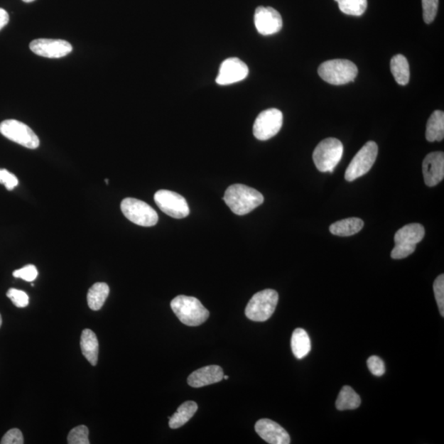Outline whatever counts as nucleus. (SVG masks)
<instances>
[{"mask_svg": "<svg viewBox=\"0 0 444 444\" xmlns=\"http://www.w3.org/2000/svg\"><path fill=\"white\" fill-rule=\"evenodd\" d=\"M223 200L234 214L244 216L263 205L264 197L253 188L236 184L229 186L224 192Z\"/></svg>", "mask_w": 444, "mask_h": 444, "instance_id": "f257e3e1", "label": "nucleus"}, {"mask_svg": "<svg viewBox=\"0 0 444 444\" xmlns=\"http://www.w3.org/2000/svg\"><path fill=\"white\" fill-rule=\"evenodd\" d=\"M170 306L178 318L187 326H200L209 317V311L195 297L178 296Z\"/></svg>", "mask_w": 444, "mask_h": 444, "instance_id": "f03ea898", "label": "nucleus"}, {"mask_svg": "<svg viewBox=\"0 0 444 444\" xmlns=\"http://www.w3.org/2000/svg\"><path fill=\"white\" fill-rule=\"evenodd\" d=\"M426 229L421 224L411 223L399 229L395 234V247L391 253L394 259L408 257L415 252L416 244L424 239Z\"/></svg>", "mask_w": 444, "mask_h": 444, "instance_id": "7ed1b4c3", "label": "nucleus"}, {"mask_svg": "<svg viewBox=\"0 0 444 444\" xmlns=\"http://www.w3.org/2000/svg\"><path fill=\"white\" fill-rule=\"evenodd\" d=\"M318 72L329 85L339 86L353 82L358 75V69L352 61L332 60L323 63Z\"/></svg>", "mask_w": 444, "mask_h": 444, "instance_id": "20e7f679", "label": "nucleus"}, {"mask_svg": "<svg viewBox=\"0 0 444 444\" xmlns=\"http://www.w3.org/2000/svg\"><path fill=\"white\" fill-rule=\"evenodd\" d=\"M278 293L274 290L266 289L254 295L245 309V315L254 322L269 320L275 312L278 303Z\"/></svg>", "mask_w": 444, "mask_h": 444, "instance_id": "39448f33", "label": "nucleus"}, {"mask_svg": "<svg viewBox=\"0 0 444 444\" xmlns=\"http://www.w3.org/2000/svg\"><path fill=\"white\" fill-rule=\"evenodd\" d=\"M343 155V145L340 140L329 138L318 144L313 151V159L317 169L321 172H330L340 163Z\"/></svg>", "mask_w": 444, "mask_h": 444, "instance_id": "423d86ee", "label": "nucleus"}, {"mask_svg": "<svg viewBox=\"0 0 444 444\" xmlns=\"http://www.w3.org/2000/svg\"><path fill=\"white\" fill-rule=\"evenodd\" d=\"M378 151V145L373 141L365 144L348 166L345 173V179L348 182H352L367 174L377 159Z\"/></svg>", "mask_w": 444, "mask_h": 444, "instance_id": "0eeeda50", "label": "nucleus"}, {"mask_svg": "<svg viewBox=\"0 0 444 444\" xmlns=\"http://www.w3.org/2000/svg\"><path fill=\"white\" fill-rule=\"evenodd\" d=\"M121 211L130 222L141 227H153L158 222V213L147 202L127 197L121 202Z\"/></svg>", "mask_w": 444, "mask_h": 444, "instance_id": "6e6552de", "label": "nucleus"}, {"mask_svg": "<svg viewBox=\"0 0 444 444\" xmlns=\"http://www.w3.org/2000/svg\"><path fill=\"white\" fill-rule=\"evenodd\" d=\"M0 133L5 138L23 147L36 149L39 147L40 140L30 127L16 119L4 120L0 124Z\"/></svg>", "mask_w": 444, "mask_h": 444, "instance_id": "1a4fd4ad", "label": "nucleus"}, {"mask_svg": "<svg viewBox=\"0 0 444 444\" xmlns=\"http://www.w3.org/2000/svg\"><path fill=\"white\" fill-rule=\"evenodd\" d=\"M283 124V114L278 109H268L259 114L254 124V137L269 140L278 134Z\"/></svg>", "mask_w": 444, "mask_h": 444, "instance_id": "9d476101", "label": "nucleus"}, {"mask_svg": "<svg viewBox=\"0 0 444 444\" xmlns=\"http://www.w3.org/2000/svg\"><path fill=\"white\" fill-rule=\"evenodd\" d=\"M154 200L161 210L171 217L185 218L190 212L185 198L175 192L161 190L155 193Z\"/></svg>", "mask_w": 444, "mask_h": 444, "instance_id": "9b49d317", "label": "nucleus"}, {"mask_svg": "<svg viewBox=\"0 0 444 444\" xmlns=\"http://www.w3.org/2000/svg\"><path fill=\"white\" fill-rule=\"evenodd\" d=\"M254 24L259 34L271 36L279 33L283 22L281 14L276 9L260 6L255 10Z\"/></svg>", "mask_w": 444, "mask_h": 444, "instance_id": "f8f14e48", "label": "nucleus"}, {"mask_svg": "<svg viewBox=\"0 0 444 444\" xmlns=\"http://www.w3.org/2000/svg\"><path fill=\"white\" fill-rule=\"evenodd\" d=\"M30 49L45 58L59 59L71 53L72 47L64 40L38 39L31 41Z\"/></svg>", "mask_w": 444, "mask_h": 444, "instance_id": "ddd939ff", "label": "nucleus"}, {"mask_svg": "<svg viewBox=\"0 0 444 444\" xmlns=\"http://www.w3.org/2000/svg\"><path fill=\"white\" fill-rule=\"evenodd\" d=\"M249 75V67L238 58H229L222 63L216 82L217 85L227 86L243 81Z\"/></svg>", "mask_w": 444, "mask_h": 444, "instance_id": "4468645a", "label": "nucleus"}, {"mask_svg": "<svg viewBox=\"0 0 444 444\" xmlns=\"http://www.w3.org/2000/svg\"><path fill=\"white\" fill-rule=\"evenodd\" d=\"M423 175L427 186L433 187L440 184L444 178V154L443 151H435L426 156L423 161Z\"/></svg>", "mask_w": 444, "mask_h": 444, "instance_id": "2eb2a0df", "label": "nucleus"}, {"mask_svg": "<svg viewBox=\"0 0 444 444\" xmlns=\"http://www.w3.org/2000/svg\"><path fill=\"white\" fill-rule=\"evenodd\" d=\"M255 431L266 443L271 444H289L291 438L278 423L269 419L259 420L255 425Z\"/></svg>", "mask_w": 444, "mask_h": 444, "instance_id": "dca6fc26", "label": "nucleus"}, {"mask_svg": "<svg viewBox=\"0 0 444 444\" xmlns=\"http://www.w3.org/2000/svg\"><path fill=\"white\" fill-rule=\"evenodd\" d=\"M223 370L218 365H208L192 373L188 378V384L193 388H202L207 385L221 382Z\"/></svg>", "mask_w": 444, "mask_h": 444, "instance_id": "f3484780", "label": "nucleus"}, {"mask_svg": "<svg viewBox=\"0 0 444 444\" xmlns=\"http://www.w3.org/2000/svg\"><path fill=\"white\" fill-rule=\"evenodd\" d=\"M81 350L87 362L96 367L98 362L99 342L96 334L91 329H85L82 332Z\"/></svg>", "mask_w": 444, "mask_h": 444, "instance_id": "a211bd4d", "label": "nucleus"}, {"mask_svg": "<svg viewBox=\"0 0 444 444\" xmlns=\"http://www.w3.org/2000/svg\"><path fill=\"white\" fill-rule=\"evenodd\" d=\"M364 227V222L360 218L351 217L334 222L329 229L337 237H352L359 233Z\"/></svg>", "mask_w": 444, "mask_h": 444, "instance_id": "6ab92c4d", "label": "nucleus"}, {"mask_svg": "<svg viewBox=\"0 0 444 444\" xmlns=\"http://www.w3.org/2000/svg\"><path fill=\"white\" fill-rule=\"evenodd\" d=\"M291 349L295 357L299 359L305 358L310 352V338L305 329L296 328L292 334Z\"/></svg>", "mask_w": 444, "mask_h": 444, "instance_id": "aec40b11", "label": "nucleus"}, {"mask_svg": "<svg viewBox=\"0 0 444 444\" xmlns=\"http://www.w3.org/2000/svg\"><path fill=\"white\" fill-rule=\"evenodd\" d=\"M426 138L429 142H440L444 138V113L435 111L427 122Z\"/></svg>", "mask_w": 444, "mask_h": 444, "instance_id": "412c9836", "label": "nucleus"}, {"mask_svg": "<svg viewBox=\"0 0 444 444\" xmlns=\"http://www.w3.org/2000/svg\"><path fill=\"white\" fill-rule=\"evenodd\" d=\"M390 67L394 80L399 85H408L410 81V66L406 57L402 55H396L391 60Z\"/></svg>", "mask_w": 444, "mask_h": 444, "instance_id": "4be33fe9", "label": "nucleus"}, {"mask_svg": "<svg viewBox=\"0 0 444 444\" xmlns=\"http://www.w3.org/2000/svg\"><path fill=\"white\" fill-rule=\"evenodd\" d=\"M109 294V287L104 282L94 284L87 293V304L92 310H100Z\"/></svg>", "mask_w": 444, "mask_h": 444, "instance_id": "5701e85b", "label": "nucleus"}, {"mask_svg": "<svg viewBox=\"0 0 444 444\" xmlns=\"http://www.w3.org/2000/svg\"><path fill=\"white\" fill-rule=\"evenodd\" d=\"M197 411L195 401H188L178 408L175 413L169 418V426L171 429H178L186 424Z\"/></svg>", "mask_w": 444, "mask_h": 444, "instance_id": "b1692460", "label": "nucleus"}, {"mask_svg": "<svg viewBox=\"0 0 444 444\" xmlns=\"http://www.w3.org/2000/svg\"><path fill=\"white\" fill-rule=\"evenodd\" d=\"M362 404L359 396L351 386H344L336 401V407L339 411L354 410Z\"/></svg>", "mask_w": 444, "mask_h": 444, "instance_id": "393cba45", "label": "nucleus"}, {"mask_svg": "<svg viewBox=\"0 0 444 444\" xmlns=\"http://www.w3.org/2000/svg\"><path fill=\"white\" fill-rule=\"evenodd\" d=\"M341 11L347 15L362 16L368 6L367 0H335Z\"/></svg>", "mask_w": 444, "mask_h": 444, "instance_id": "a878e982", "label": "nucleus"}, {"mask_svg": "<svg viewBox=\"0 0 444 444\" xmlns=\"http://www.w3.org/2000/svg\"><path fill=\"white\" fill-rule=\"evenodd\" d=\"M89 431L85 426H80L74 428L67 436V443L70 444H89Z\"/></svg>", "mask_w": 444, "mask_h": 444, "instance_id": "bb28decb", "label": "nucleus"}, {"mask_svg": "<svg viewBox=\"0 0 444 444\" xmlns=\"http://www.w3.org/2000/svg\"><path fill=\"white\" fill-rule=\"evenodd\" d=\"M423 18L426 24L435 19L438 9V0H422Z\"/></svg>", "mask_w": 444, "mask_h": 444, "instance_id": "cd10ccee", "label": "nucleus"}, {"mask_svg": "<svg viewBox=\"0 0 444 444\" xmlns=\"http://www.w3.org/2000/svg\"><path fill=\"white\" fill-rule=\"evenodd\" d=\"M433 292H435V299L440 315L444 316V275L438 276L433 282Z\"/></svg>", "mask_w": 444, "mask_h": 444, "instance_id": "c85d7f7f", "label": "nucleus"}, {"mask_svg": "<svg viewBox=\"0 0 444 444\" xmlns=\"http://www.w3.org/2000/svg\"><path fill=\"white\" fill-rule=\"evenodd\" d=\"M7 296L12 300L13 304L18 308H25L29 304V296L26 292L11 288L7 292Z\"/></svg>", "mask_w": 444, "mask_h": 444, "instance_id": "c756f323", "label": "nucleus"}, {"mask_svg": "<svg viewBox=\"0 0 444 444\" xmlns=\"http://www.w3.org/2000/svg\"><path fill=\"white\" fill-rule=\"evenodd\" d=\"M13 275L16 278L31 282L38 278V271L34 265L29 264L23 266V269L14 271Z\"/></svg>", "mask_w": 444, "mask_h": 444, "instance_id": "7c9ffc66", "label": "nucleus"}, {"mask_svg": "<svg viewBox=\"0 0 444 444\" xmlns=\"http://www.w3.org/2000/svg\"><path fill=\"white\" fill-rule=\"evenodd\" d=\"M368 368L370 372L375 376H382L385 373V364L382 359L376 355H373L367 360Z\"/></svg>", "mask_w": 444, "mask_h": 444, "instance_id": "2f4dec72", "label": "nucleus"}, {"mask_svg": "<svg viewBox=\"0 0 444 444\" xmlns=\"http://www.w3.org/2000/svg\"><path fill=\"white\" fill-rule=\"evenodd\" d=\"M0 184L4 185L8 190H13L18 185V180L7 170L0 169Z\"/></svg>", "mask_w": 444, "mask_h": 444, "instance_id": "473e14b6", "label": "nucleus"}, {"mask_svg": "<svg viewBox=\"0 0 444 444\" xmlns=\"http://www.w3.org/2000/svg\"><path fill=\"white\" fill-rule=\"evenodd\" d=\"M1 444H23L24 443L23 433L18 429H12L5 433Z\"/></svg>", "mask_w": 444, "mask_h": 444, "instance_id": "72a5a7b5", "label": "nucleus"}, {"mask_svg": "<svg viewBox=\"0 0 444 444\" xmlns=\"http://www.w3.org/2000/svg\"><path fill=\"white\" fill-rule=\"evenodd\" d=\"M9 21V15L4 9L0 8V30L6 26Z\"/></svg>", "mask_w": 444, "mask_h": 444, "instance_id": "f704fd0d", "label": "nucleus"}, {"mask_svg": "<svg viewBox=\"0 0 444 444\" xmlns=\"http://www.w3.org/2000/svg\"><path fill=\"white\" fill-rule=\"evenodd\" d=\"M23 1L25 3H31L35 1V0H23Z\"/></svg>", "mask_w": 444, "mask_h": 444, "instance_id": "c9c22d12", "label": "nucleus"}, {"mask_svg": "<svg viewBox=\"0 0 444 444\" xmlns=\"http://www.w3.org/2000/svg\"><path fill=\"white\" fill-rule=\"evenodd\" d=\"M2 325V317L1 315H0V327H1Z\"/></svg>", "mask_w": 444, "mask_h": 444, "instance_id": "e433bc0d", "label": "nucleus"}, {"mask_svg": "<svg viewBox=\"0 0 444 444\" xmlns=\"http://www.w3.org/2000/svg\"><path fill=\"white\" fill-rule=\"evenodd\" d=\"M223 379H229V377H228V376H227V375H224V376H223Z\"/></svg>", "mask_w": 444, "mask_h": 444, "instance_id": "4c0bfd02", "label": "nucleus"}]
</instances>
